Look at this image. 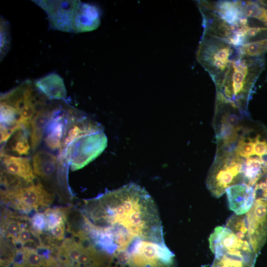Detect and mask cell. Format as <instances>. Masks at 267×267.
Listing matches in <instances>:
<instances>
[{"instance_id": "obj_26", "label": "cell", "mask_w": 267, "mask_h": 267, "mask_svg": "<svg viewBox=\"0 0 267 267\" xmlns=\"http://www.w3.org/2000/svg\"><path fill=\"white\" fill-rule=\"evenodd\" d=\"M31 222L34 229L38 232H41L47 228L46 220L44 213L36 214L32 219Z\"/></svg>"}, {"instance_id": "obj_23", "label": "cell", "mask_w": 267, "mask_h": 267, "mask_svg": "<svg viewBox=\"0 0 267 267\" xmlns=\"http://www.w3.org/2000/svg\"><path fill=\"white\" fill-rule=\"evenodd\" d=\"M11 34L8 21L3 16L0 18V57L1 61L10 49Z\"/></svg>"}, {"instance_id": "obj_16", "label": "cell", "mask_w": 267, "mask_h": 267, "mask_svg": "<svg viewBox=\"0 0 267 267\" xmlns=\"http://www.w3.org/2000/svg\"><path fill=\"white\" fill-rule=\"evenodd\" d=\"M57 104H46L39 110L30 124V145L36 150L44 137L45 130L55 110Z\"/></svg>"}, {"instance_id": "obj_6", "label": "cell", "mask_w": 267, "mask_h": 267, "mask_svg": "<svg viewBox=\"0 0 267 267\" xmlns=\"http://www.w3.org/2000/svg\"><path fill=\"white\" fill-rule=\"evenodd\" d=\"M107 145L104 131L82 136L73 141L58 158L65 160L71 171L83 168L99 156Z\"/></svg>"}, {"instance_id": "obj_25", "label": "cell", "mask_w": 267, "mask_h": 267, "mask_svg": "<svg viewBox=\"0 0 267 267\" xmlns=\"http://www.w3.org/2000/svg\"><path fill=\"white\" fill-rule=\"evenodd\" d=\"M3 227L6 235L16 241L18 236L22 229L21 223L17 221L7 220L5 221Z\"/></svg>"}, {"instance_id": "obj_4", "label": "cell", "mask_w": 267, "mask_h": 267, "mask_svg": "<svg viewBox=\"0 0 267 267\" xmlns=\"http://www.w3.org/2000/svg\"><path fill=\"white\" fill-rule=\"evenodd\" d=\"M249 112L240 110L222 94L216 93L213 126L217 142L230 144L236 142L247 129L245 121L250 119Z\"/></svg>"}, {"instance_id": "obj_21", "label": "cell", "mask_w": 267, "mask_h": 267, "mask_svg": "<svg viewBox=\"0 0 267 267\" xmlns=\"http://www.w3.org/2000/svg\"><path fill=\"white\" fill-rule=\"evenodd\" d=\"M241 54L251 57H263L267 52V38L247 43L237 47Z\"/></svg>"}, {"instance_id": "obj_11", "label": "cell", "mask_w": 267, "mask_h": 267, "mask_svg": "<svg viewBox=\"0 0 267 267\" xmlns=\"http://www.w3.org/2000/svg\"><path fill=\"white\" fill-rule=\"evenodd\" d=\"M32 166L35 176L39 179L53 186L56 183L66 182L67 166L66 162L58 161L57 157L44 150L37 151L33 156Z\"/></svg>"}, {"instance_id": "obj_18", "label": "cell", "mask_w": 267, "mask_h": 267, "mask_svg": "<svg viewBox=\"0 0 267 267\" xmlns=\"http://www.w3.org/2000/svg\"><path fill=\"white\" fill-rule=\"evenodd\" d=\"M0 160L7 173L28 183L34 182L36 176L28 158L0 154Z\"/></svg>"}, {"instance_id": "obj_29", "label": "cell", "mask_w": 267, "mask_h": 267, "mask_svg": "<svg viewBox=\"0 0 267 267\" xmlns=\"http://www.w3.org/2000/svg\"><path fill=\"white\" fill-rule=\"evenodd\" d=\"M259 2L267 8V0H259Z\"/></svg>"}, {"instance_id": "obj_8", "label": "cell", "mask_w": 267, "mask_h": 267, "mask_svg": "<svg viewBox=\"0 0 267 267\" xmlns=\"http://www.w3.org/2000/svg\"><path fill=\"white\" fill-rule=\"evenodd\" d=\"M1 196L25 211L44 208L53 201V195L39 181L18 188L1 190Z\"/></svg>"}, {"instance_id": "obj_12", "label": "cell", "mask_w": 267, "mask_h": 267, "mask_svg": "<svg viewBox=\"0 0 267 267\" xmlns=\"http://www.w3.org/2000/svg\"><path fill=\"white\" fill-rule=\"evenodd\" d=\"M104 131L102 126L76 109L69 107L64 134L59 153L75 139L86 135Z\"/></svg>"}, {"instance_id": "obj_9", "label": "cell", "mask_w": 267, "mask_h": 267, "mask_svg": "<svg viewBox=\"0 0 267 267\" xmlns=\"http://www.w3.org/2000/svg\"><path fill=\"white\" fill-rule=\"evenodd\" d=\"M198 7L202 17L203 34L225 41L236 47L243 45L237 24L229 23L210 8L205 0L198 1Z\"/></svg>"}, {"instance_id": "obj_27", "label": "cell", "mask_w": 267, "mask_h": 267, "mask_svg": "<svg viewBox=\"0 0 267 267\" xmlns=\"http://www.w3.org/2000/svg\"><path fill=\"white\" fill-rule=\"evenodd\" d=\"M65 229V222L56 225L50 229L52 237L57 241H62L64 237Z\"/></svg>"}, {"instance_id": "obj_22", "label": "cell", "mask_w": 267, "mask_h": 267, "mask_svg": "<svg viewBox=\"0 0 267 267\" xmlns=\"http://www.w3.org/2000/svg\"><path fill=\"white\" fill-rule=\"evenodd\" d=\"M253 264L242 258L223 255L215 256L210 267H254Z\"/></svg>"}, {"instance_id": "obj_20", "label": "cell", "mask_w": 267, "mask_h": 267, "mask_svg": "<svg viewBox=\"0 0 267 267\" xmlns=\"http://www.w3.org/2000/svg\"><path fill=\"white\" fill-rule=\"evenodd\" d=\"M244 16L267 23V8L259 0H241Z\"/></svg>"}, {"instance_id": "obj_7", "label": "cell", "mask_w": 267, "mask_h": 267, "mask_svg": "<svg viewBox=\"0 0 267 267\" xmlns=\"http://www.w3.org/2000/svg\"><path fill=\"white\" fill-rule=\"evenodd\" d=\"M215 256L223 255L243 259L255 265L258 254L248 241L238 237L226 226L217 227L209 238Z\"/></svg>"}, {"instance_id": "obj_5", "label": "cell", "mask_w": 267, "mask_h": 267, "mask_svg": "<svg viewBox=\"0 0 267 267\" xmlns=\"http://www.w3.org/2000/svg\"><path fill=\"white\" fill-rule=\"evenodd\" d=\"M245 159L231 154H216L206 179V185L210 193L219 197L229 187L243 183Z\"/></svg>"}, {"instance_id": "obj_2", "label": "cell", "mask_w": 267, "mask_h": 267, "mask_svg": "<svg viewBox=\"0 0 267 267\" xmlns=\"http://www.w3.org/2000/svg\"><path fill=\"white\" fill-rule=\"evenodd\" d=\"M265 67L263 57L239 54L231 62L220 89L217 91L240 110L248 112L255 84Z\"/></svg>"}, {"instance_id": "obj_15", "label": "cell", "mask_w": 267, "mask_h": 267, "mask_svg": "<svg viewBox=\"0 0 267 267\" xmlns=\"http://www.w3.org/2000/svg\"><path fill=\"white\" fill-rule=\"evenodd\" d=\"M100 25V12L98 8L93 4L81 1L74 15L73 33L91 31L96 29Z\"/></svg>"}, {"instance_id": "obj_3", "label": "cell", "mask_w": 267, "mask_h": 267, "mask_svg": "<svg viewBox=\"0 0 267 267\" xmlns=\"http://www.w3.org/2000/svg\"><path fill=\"white\" fill-rule=\"evenodd\" d=\"M238 54L237 47L228 42L202 34L196 59L210 75L217 91L220 89L231 62Z\"/></svg>"}, {"instance_id": "obj_13", "label": "cell", "mask_w": 267, "mask_h": 267, "mask_svg": "<svg viewBox=\"0 0 267 267\" xmlns=\"http://www.w3.org/2000/svg\"><path fill=\"white\" fill-rule=\"evenodd\" d=\"M69 107L57 104L54 114L46 127L44 140L46 146L50 150H59L60 148Z\"/></svg>"}, {"instance_id": "obj_14", "label": "cell", "mask_w": 267, "mask_h": 267, "mask_svg": "<svg viewBox=\"0 0 267 267\" xmlns=\"http://www.w3.org/2000/svg\"><path fill=\"white\" fill-rule=\"evenodd\" d=\"M229 207L234 214H246L255 200L254 187L240 183L229 187L226 190Z\"/></svg>"}, {"instance_id": "obj_28", "label": "cell", "mask_w": 267, "mask_h": 267, "mask_svg": "<svg viewBox=\"0 0 267 267\" xmlns=\"http://www.w3.org/2000/svg\"><path fill=\"white\" fill-rule=\"evenodd\" d=\"M30 238L31 233L30 230L26 228H22L16 241H19L22 244H24L30 241Z\"/></svg>"}, {"instance_id": "obj_19", "label": "cell", "mask_w": 267, "mask_h": 267, "mask_svg": "<svg viewBox=\"0 0 267 267\" xmlns=\"http://www.w3.org/2000/svg\"><path fill=\"white\" fill-rule=\"evenodd\" d=\"M31 145L28 141L26 128L22 126H17L8 139L3 143L0 154L19 156L28 155Z\"/></svg>"}, {"instance_id": "obj_1", "label": "cell", "mask_w": 267, "mask_h": 267, "mask_svg": "<svg viewBox=\"0 0 267 267\" xmlns=\"http://www.w3.org/2000/svg\"><path fill=\"white\" fill-rule=\"evenodd\" d=\"M90 219L88 236L112 267H145L169 250L154 200L134 183L98 196Z\"/></svg>"}, {"instance_id": "obj_24", "label": "cell", "mask_w": 267, "mask_h": 267, "mask_svg": "<svg viewBox=\"0 0 267 267\" xmlns=\"http://www.w3.org/2000/svg\"><path fill=\"white\" fill-rule=\"evenodd\" d=\"M47 223L46 229L50 230L60 223L65 222L67 212L61 208L47 209L44 213Z\"/></svg>"}, {"instance_id": "obj_10", "label": "cell", "mask_w": 267, "mask_h": 267, "mask_svg": "<svg viewBox=\"0 0 267 267\" xmlns=\"http://www.w3.org/2000/svg\"><path fill=\"white\" fill-rule=\"evenodd\" d=\"M47 14L50 27L53 30L73 33L75 12L80 0H33Z\"/></svg>"}, {"instance_id": "obj_17", "label": "cell", "mask_w": 267, "mask_h": 267, "mask_svg": "<svg viewBox=\"0 0 267 267\" xmlns=\"http://www.w3.org/2000/svg\"><path fill=\"white\" fill-rule=\"evenodd\" d=\"M34 83L37 89L48 99L65 100L67 98L63 80L56 73H50Z\"/></svg>"}]
</instances>
